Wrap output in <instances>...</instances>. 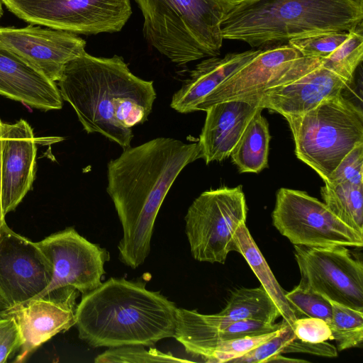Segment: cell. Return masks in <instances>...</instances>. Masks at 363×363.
Masks as SVG:
<instances>
[{
    "instance_id": "obj_28",
    "label": "cell",
    "mask_w": 363,
    "mask_h": 363,
    "mask_svg": "<svg viewBox=\"0 0 363 363\" xmlns=\"http://www.w3.org/2000/svg\"><path fill=\"white\" fill-rule=\"evenodd\" d=\"M348 37L347 31H330L291 39L288 44L303 57L323 59L334 52Z\"/></svg>"
},
{
    "instance_id": "obj_30",
    "label": "cell",
    "mask_w": 363,
    "mask_h": 363,
    "mask_svg": "<svg viewBox=\"0 0 363 363\" xmlns=\"http://www.w3.org/2000/svg\"><path fill=\"white\" fill-rule=\"evenodd\" d=\"M279 330L263 335L221 341L211 351L208 362H228L230 360L245 354L271 339L277 333Z\"/></svg>"
},
{
    "instance_id": "obj_15",
    "label": "cell",
    "mask_w": 363,
    "mask_h": 363,
    "mask_svg": "<svg viewBox=\"0 0 363 363\" xmlns=\"http://www.w3.org/2000/svg\"><path fill=\"white\" fill-rule=\"evenodd\" d=\"M0 42L55 82L65 65L84 52L86 46L77 34L33 24L0 27Z\"/></svg>"
},
{
    "instance_id": "obj_2",
    "label": "cell",
    "mask_w": 363,
    "mask_h": 363,
    "mask_svg": "<svg viewBox=\"0 0 363 363\" xmlns=\"http://www.w3.org/2000/svg\"><path fill=\"white\" fill-rule=\"evenodd\" d=\"M57 86L87 133H99L123 149L130 147L131 128L147 121L157 96L152 81L135 76L122 57L86 51L65 65Z\"/></svg>"
},
{
    "instance_id": "obj_17",
    "label": "cell",
    "mask_w": 363,
    "mask_h": 363,
    "mask_svg": "<svg viewBox=\"0 0 363 363\" xmlns=\"http://www.w3.org/2000/svg\"><path fill=\"white\" fill-rule=\"evenodd\" d=\"M350 84L320 65L289 83L264 91L254 101L285 116H298L342 94Z\"/></svg>"
},
{
    "instance_id": "obj_36",
    "label": "cell",
    "mask_w": 363,
    "mask_h": 363,
    "mask_svg": "<svg viewBox=\"0 0 363 363\" xmlns=\"http://www.w3.org/2000/svg\"><path fill=\"white\" fill-rule=\"evenodd\" d=\"M4 123L0 119V228L6 223L1 203V150L4 140Z\"/></svg>"
},
{
    "instance_id": "obj_29",
    "label": "cell",
    "mask_w": 363,
    "mask_h": 363,
    "mask_svg": "<svg viewBox=\"0 0 363 363\" xmlns=\"http://www.w3.org/2000/svg\"><path fill=\"white\" fill-rule=\"evenodd\" d=\"M286 298L306 317L318 318L328 325L332 320V306L323 296L307 291L298 285L286 292Z\"/></svg>"
},
{
    "instance_id": "obj_3",
    "label": "cell",
    "mask_w": 363,
    "mask_h": 363,
    "mask_svg": "<svg viewBox=\"0 0 363 363\" xmlns=\"http://www.w3.org/2000/svg\"><path fill=\"white\" fill-rule=\"evenodd\" d=\"M144 282L110 278L77 306L79 337L93 347H150L174 337L177 308Z\"/></svg>"
},
{
    "instance_id": "obj_20",
    "label": "cell",
    "mask_w": 363,
    "mask_h": 363,
    "mask_svg": "<svg viewBox=\"0 0 363 363\" xmlns=\"http://www.w3.org/2000/svg\"><path fill=\"white\" fill-rule=\"evenodd\" d=\"M262 49L209 57L192 69L172 96L170 106L181 113L196 111L197 106L218 85L255 57Z\"/></svg>"
},
{
    "instance_id": "obj_11",
    "label": "cell",
    "mask_w": 363,
    "mask_h": 363,
    "mask_svg": "<svg viewBox=\"0 0 363 363\" xmlns=\"http://www.w3.org/2000/svg\"><path fill=\"white\" fill-rule=\"evenodd\" d=\"M294 257L301 288L363 312V264L347 247L294 245Z\"/></svg>"
},
{
    "instance_id": "obj_7",
    "label": "cell",
    "mask_w": 363,
    "mask_h": 363,
    "mask_svg": "<svg viewBox=\"0 0 363 363\" xmlns=\"http://www.w3.org/2000/svg\"><path fill=\"white\" fill-rule=\"evenodd\" d=\"M247 206L242 186H222L201 193L184 217L185 233L193 257L224 264L235 251L234 235L245 223Z\"/></svg>"
},
{
    "instance_id": "obj_6",
    "label": "cell",
    "mask_w": 363,
    "mask_h": 363,
    "mask_svg": "<svg viewBox=\"0 0 363 363\" xmlns=\"http://www.w3.org/2000/svg\"><path fill=\"white\" fill-rule=\"evenodd\" d=\"M296 157L325 182L342 159L363 143V113L342 94L298 116H285Z\"/></svg>"
},
{
    "instance_id": "obj_8",
    "label": "cell",
    "mask_w": 363,
    "mask_h": 363,
    "mask_svg": "<svg viewBox=\"0 0 363 363\" xmlns=\"http://www.w3.org/2000/svg\"><path fill=\"white\" fill-rule=\"evenodd\" d=\"M272 223L294 245L362 247L363 234L354 230L326 205L306 192L281 188L272 213Z\"/></svg>"
},
{
    "instance_id": "obj_32",
    "label": "cell",
    "mask_w": 363,
    "mask_h": 363,
    "mask_svg": "<svg viewBox=\"0 0 363 363\" xmlns=\"http://www.w3.org/2000/svg\"><path fill=\"white\" fill-rule=\"evenodd\" d=\"M295 337L293 329L288 324H285L273 337L228 362L264 363L269 357L281 354L282 349Z\"/></svg>"
},
{
    "instance_id": "obj_5",
    "label": "cell",
    "mask_w": 363,
    "mask_h": 363,
    "mask_svg": "<svg viewBox=\"0 0 363 363\" xmlns=\"http://www.w3.org/2000/svg\"><path fill=\"white\" fill-rule=\"evenodd\" d=\"M147 41L171 62L184 65L218 56L221 23L238 0H134Z\"/></svg>"
},
{
    "instance_id": "obj_33",
    "label": "cell",
    "mask_w": 363,
    "mask_h": 363,
    "mask_svg": "<svg viewBox=\"0 0 363 363\" xmlns=\"http://www.w3.org/2000/svg\"><path fill=\"white\" fill-rule=\"evenodd\" d=\"M293 330L296 337L304 342L316 343L332 338L329 325L318 318L303 317L296 319Z\"/></svg>"
},
{
    "instance_id": "obj_34",
    "label": "cell",
    "mask_w": 363,
    "mask_h": 363,
    "mask_svg": "<svg viewBox=\"0 0 363 363\" xmlns=\"http://www.w3.org/2000/svg\"><path fill=\"white\" fill-rule=\"evenodd\" d=\"M21 337L15 320L0 316V363H4L18 351Z\"/></svg>"
},
{
    "instance_id": "obj_24",
    "label": "cell",
    "mask_w": 363,
    "mask_h": 363,
    "mask_svg": "<svg viewBox=\"0 0 363 363\" xmlns=\"http://www.w3.org/2000/svg\"><path fill=\"white\" fill-rule=\"evenodd\" d=\"M363 184H325L320 189L324 203L346 225L363 234Z\"/></svg>"
},
{
    "instance_id": "obj_35",
    "label": "cell",
    "mask_w": 363,
    "mask_h": 363,
    "mask_svg": "<svg viewBox=\"0 0 363 363\" xmlns=\"http://www.w3.org/2000/svg\"><path fill=\"white\" fill-rule=\"evenodd\" d=\"M291 352L307 353L325 357L337 356V348L326 341L313 343L302 341L296 337L282 349L281 354Z\"/></svg>"
},
{
    "instance_id": "obj_18",
    "label": "cell",
    "mask_w": 363,
    "mask_h": 363,
    "mask_svg": "<svg viewBox=\"0 0 363 363\" xmlns=\"http://www.w3.org/2000/svg\"><path fill=\"white\" fill-rule=\"evenodd\" d=\"M0 95L42 111L59 110L62 99L55 82L0 42Z\"/></svg>"
},
{
    "instance_id": "obj_21",
    "label": "cell",
    "mask_w": 363,
    "mask_h": 363,
    "mask_svg": "<svg viewBox=\"0 0 363 363\" xmlns=\"http://www.w3.org/2000/svg\"><path fill=\"white\" fill-rule=\"evenodd\" d=\"M234 239L235 251L245 258L262 286L276 304L283 320L293 329L295 320L306 316L286 298V291L277 281L245 223L239 225L235 233Z\"/></svg>"
},
{
    "instance_id": "obj_10",
    "label": "cell",
    "mask_w": 363,
    "mask_h": 363,
    "mask_svg": "<svg viewBox=\"0 0 363 363\" xmlns=\"http://www.w3.org/2000/svg\"><path fill=\"white\" fill-rule=\"evenodd\" d=\"M320 65V59L303 57L289 44L265 48L206 96L196 111L228 100L254 101L264 91L293 82Z\"/></svg>"
},
{
    "instance_id": "obj_9",
    "label": "cell",
    "mask_w": 363,
    "mask_h": 363,
    "mask_svg": "<svg viewBox=\"0 0 363 363\" xmlns=\"http://www.w3.org/2000/svg\"><path fill=\"white\" fill-rule=\"evenodd\" d=\"M33 25L75 34L121 31L132 14L130 0H1Z\"/></svg>"
},
{
    "instance_id": "obj_4",
    "label": "cell",
    "mask_w": 363,
    "mask_h": 363,
    "mask_svg": "<svg viewBox=\"0 0 363 363\" xmlns=\"http://www.w3.org/2000/svg\"><path fill=\"white\" fill-rule=\"evenodd\" d=\"M363 20L362 0H238L221 23L223 40L252 48L354 30Z\"/></svg>"
},
{
    "instance_id": "obj_1",
    "label": "cell",
    "mask_w": 363,
    "mask_h": 363,
    "mask_svg": "<svg viewBox=\"0 0 363 363\" xmlns=\"http://www.w3.org/2000/svg\"><path fill=\"white\" fill-rule=\"evenodd\" d=\"M201 158L198 143L157 138L123 149L107 166L106 191L123 228L119 259L136 269L150 252L160 208L180 172Z\"/></svg>"
},
{
    "instance_id": "obj_22",
    "label": "cell",
    "mask_w": 363,
    "mask_h": 363,
    "mask_svg": "<svg viewBox=\"0 0 363 363\" xmlns=\"http://www.w3.org/2000/svg\"><path fill=\"white\" fill-rule=\"evenodd\" d=\"M262 110L257 109L230 152L240 173H259L267 167L271 137Z\"/></svg>"
},
{
    "instance_id": "obj_19",
    "label": "cell",
    "mask_w": 363,
    "mask_h": 363,
    "mask_svg": "<svg viewBox=\"0 0 363 363\" xmlns=\"http://www.w3.org/2000/svg\"><path fill=\"white\" fill-rule=\"evenodd\" d=\"M259 107L256 101L243 99L228 100L208 107L198 142L201 158L208 164L229 157Z\"/></svg>"
},
{
    "instance_id": "obj_38",
    "label": "cell",
    "mask_w": 363,
    "mask_h": 363,
    "mask_svg": "<svg viewBox=\"0 0 363 363\" xmlns=\"http://www.w3.org/2000/svg\"><path fill=\"white\" fill-rule=\"evenodd\" d=\"M2 4H3V3H2L1 0H0V18L3 14Z\"/></svg>"
},
{
    "instance_id": "obj_12",
    "label": "cell",
    "mask_w": 363,
    "mask_h": 363,
    "mask_svg": "<svg viewBox=\"0 0 363 363\" xmlns=\"http://www.w3.org/2000/svg\"><path fill=\"white\" fill-rule=\"evenodd\" d=\"M37 244L50 262L52 277L49 285L34 298L66 286L84 295L102 283L104 264L110 259L108 252L87 240L74 228L53 233Z\"/></svg>"
},
{
    "instance_id": "obj_13",
    "label": "cell",
    "mask_w": 363,
    "mask_h": 363,
    "mask_svg": "<svg viewBox=\"0 0 363 363\" xmlns=\"http://www.w3.org/2000/svg\"><path fill=\"white\" fill-rule=\"evenodd\" d=\"M51 277L50 262L37 242L4 223L0 228V302L4 308L37 296Z\"/></svg>"
},
{
    "instance_id": "obj_16",
    "label": "cell",
    "mask_w": 363,
    "mask_h": 363,
    "mask_svg": "<svg viewBox=\"0 0 363 363\" xmlns=\"http://www.w3.org/2000/svg\"><path fill=\"white\" fill-rule=\"evenodd\" d=\"M24 119L4 123L1 150V203L5 215L13 211L30 190L35 176L37 146Z\"/></svg>"
},
{
    "instance_id": "obj_27",
    "label": "cell",
    "mask_w": 363,
    "mask_h": 363,
    "mask_svg": "<svg viewBox=\"0 0 363 363\" xmlns=\"http://www.w3.org/2000/svg\"><path fill=\"white\" fill-rule=\"evenodd\" d=\"M193 360L177 357L155 348L146 350L143 345H124L109 347L94 359L96 363H153L191 362Z\"/></svg>"
},
{
    "instance_id": "obj_26",
    "label": "cell",
    "mask_w": 363,
    "mask_h": 363,
    "mask_svg": "<svg viewBox=\"0 0 363 363\" xmlns=\"http://www.w3.org/2000/svg\"><path fill=\"white\" fill-rule=\"evenodd\" d=\"M330 301V300H329ZM332 306V320L329 325L332 340L337 350L358 347L363 340V312L330 301Z\"/></svg>"
},
{
    "instance_id": "obj_23",
    "label": "cell",
    "mask_w": 363,
    "mask_h": 363,
    "mask_svg": "<svg viewBox=\"0 0 363 363\" xmlns=\"http://www.w3.org/2000/svg\"><path fill=\"white\" fill-rule=\"evenodd\" d=\"M217 315L227 323L248 319L268 323H274L281 315L276 304L262 286L235 290L225 307Z\"/></svg>"
},
{
    "instance_id": "obj_31",
    "label": "cell",
    "mask_w": 363,
    "mask_h": 363,
    "mask_svg": "<svg viewBox=\"0 0 363 363\" xmlns=\"http://www.w3.org/2000/svg\"><path fill=\"white\" fill-rule=\"evenodd\" d=\"M363 143L356 145L340 162L325 184H363Z\"/></svg>"
},
{
    "instance_id": "obj_25",
    "label": "cell",
    "mask_w": 363,
    "mask_h": 363,
    "mask_svg": "<svg viewBox=\"0 0 363 363\" xmlns=\"http://www.w3.org/2000/svg\"><path fill=\"white\" fill-rule=\"evenodd\" d=\"M362 58L363 25L361 23L349 31L347 39L334 52L320 60V65L350 84Z\"/></svg>"
},
{
    "instance_id": "obj_14",
    "label": "cell",
    "mask_w": 363,
    "mask_h": 363,
    "mask_svg": "<svg viewBox=\"0 0 363 363\" xmlns=\"http://www.w3.org/2000/svg\"><path fill=\"white\" fill-rule=\"evenodd\" d=\"M79 293L62 287L0 311V316L12 318L18 328L21 344L15 362L26 361L43 343L75 325Z\"/></svg>"
},
{
    "instance_id": "obj_37",
    "label": "cell",
    "mask_w": 363,
    "mask_h": 363,
    "mask_svg": "<svg viewBox=\"0 0 363 363\" xmlns=\"http://www.w3.org/2000/svg\"><path fill=\"white\" fill-rule=\"evenodd\" d=\"M267 362H277V363H284V362L302 363V362H305L306 363V362H309L307 360H304V359L285 357L282 356L281 354H275V355L269 357V359H267L264 363H267Z\"/></svg>"
}]
</instances>
